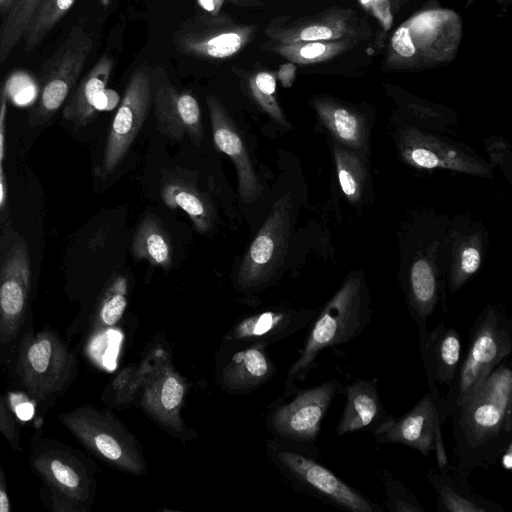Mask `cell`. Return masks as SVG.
Here are the masks:
<instances>
[{
	"instance_id": "obj_34",
	"label": "cell",
	"mask_w": 512,
	"mask_h": 512,
	"mask_svg": "<svg viewBox=\"0 0 512 512\" xmlns=\"http://www.w3.org/2000/svg\"><path fill=\"white\" fill-rule=\"evenodd\" d=\"M340 187L352 203L361 200L367 182V171L360 157L347 148H334Z\"/></svg>"
},
{
	"instance_id": "obj_19",
	"label": "cell",
	"mask_w": 512,
	"mask_h": 512,
	"mask_svg": "<svg viewBox=\"0 0 512 512\" xmlns=\"http://www.w3.org/2000/svg\"><path fill=\"white\" fill-rule=\"evenodd\" d=\"M400 151L407 163L418 168H443L484 177L491 174L486 163L474 155L418 129L402 131Z\"/></svg>"
},
{
	"instance_id": "obj_31",
	"label": "cell",
	"mask_w": 512,
	"mask_h": 512,
	"mask_svg": "<svg viewBox=\"0 0 512 512\" xmlns=\"http://www.w3.org/2000/svg\"><path fill=\"white\" fill-rule=\"evenodd\" d=\"M76 0H42L22 35L26 52L33 51Z\"/></svg>"
},
{
	"instance_id": "obj_13",
	"label": "cell",
	"mask_w": 512,
	"mask_h": 512,
	"mask_svg": "<svg viewBox=\"0 0 512 512\" xmlns=\"http://www.w3.org/2000/svg\"><path fill=\"white\" fill-rule=\"evenodd\" d=\"M439 410L429 392L401 416L387 417L371 434L379 444H403L423 456L435 452L438 466L448 463Z\"/></svg>"
},
{
	"instance_id": "obj_18",
	"label": "cell",
	"mask_w": 512,
	"mask_h": 512,
	"mask_svg": "<svg viewBox=\"0 0 512 512\" xmlns=\"http://www.w3.org/2000/svg\"><path fill=\"white\" fill-rule=\"evenodd\" d=\"M31 281L30 258L24 242L15 243L0 270V342L16 337L27 311Z\"/></svg>"
},
{
	"instance_id": "obj_23",
	"label": "cell",
	"mask_w": 512,
	"mask_h": 512,
	"mask_svg": "<svg viewBox=\"0 0 512 512\" xmlns=\"http://www.w3.org/2000/svg\"><path fill=\"white\" fill-rule=\"evenodd\" d=\"M377 382L375 378H353L345 384V405L336 427L338 436L358 431L370 432L387 417Z\"/></svg>"
},
{
	"instance_id": "obj_27",
	"label": "cell",
	"mask_w": 512,
	"mask_h": 512,
	"mask_svg": "<svg viewBox=\"0 0 512 512\" xmlns=\"http://www.w3.org/2000/svg\"><path fill=\"white\" fill-rule=\"evenodd\" d=\"M161 199L170 209L184 210L197 231L206 233L213 227L215 210L210 199L194 186L180 180L162 184Z\"/></svg>"
},
{
	"instance_id": "obj_24",
	"label": "cell",
	"mask_w": 512,
	"mask_h": 512,
	"mask_svg": "<svg viewBox=\"0 0 512 512\" xmlns=\"http://www.w3.org/2000/svg\"><path fill=\"white\" fill-rule=\"evenodd\" d=\"M313 107L321 123L335 140L347 149L364 150L368 140V124L364 115L334 99L320 97Z\"/></svg>"
},
{
	"instance_id": "obj_38",
	"label": "cell",
	"mask_w": 512,
	"mask_h": 512,
	"mask_svg": "<svg viewBox=\"0 0 512 512\" xmlns=\"http://www.w3.org/2000/svg\"><path fill=\"white\" fill-rule=\"evenodd\" d=\"M481 263L480 250L472 241L464 243L456 252L449 283L452 291L460 289L478 269Z\"/></svg>"
},
{
	"instance_id": "obj_21",
	"label": "cell",
	"mask_w": 512,
	"mask_h": 512,
	"mask_svg": "<svg viewBox=\"0 0 512 512\" xmlns=\"http://www.w3.org/2000/svg\"><path fill=\"white\" fill-rule=\"evenodd\" d=\"M206 103L214 143L234 164L242 201L245 204L254 203L262 194V185L250 160L244 139L216 96L208 95Z\"/></svg>"
},
{
	"instance_id": "obj_8",
	"label": "cell",
	"mask_w": 512,
	"mask_h": 512,
	"mask_svg": "<svg viewBox=\"0 0 512 512\" xmlns=\"http://www.w3.org/2000/svg\"><path fill=\"white\" fill-rule=\"evenodd\" d=\"M320 451L301 446L278 447L275 458L283 472L302 491L349 512H382L379 504L339 478L319 460Z\"/></svg>"
},
{
	"instance_id": "obj_47",
	"label": "cell",
	"mask_w": 512,
	"mask_h": 512,
	"mask_svg": "<svg viewBox=\"0 0 512 512\" xmlns=\"http://www.w3.org/2000/svg\"><path fill=\"white\" fill-rule=\"evenodd\" d=\"M261 1L264 0H227V2H231L239 6H255L260 4Z\"/></svg>"
},
{
	"instance_id": "obj_7",
	"label": "cell",
	"mask_w": 512,
	"mask_h": 512,
	"mask_svg": "<svg viewBox=\"0 0 512 512\" xmlns=\"http://www.w3.org/2000/svg\"><path fill=\"white\" fill-rule=\"evenodd\" d=\"M62 425L102 462L132 474H142L143 458L132 436L111 414L85 404L58 415Z\"/></svg>"
},
{
	"instance_id": "obj_1",
	"label": "cell",
	"mask_w": 512,
	"mask_h": 512,
	"mask_svg": "<svg viewBox=\"0 0 512 512\" xmlns=\"http://www.w3.org/2000/svg\"><path fill=\"white\" fill-rule=\"evenodd\" d=\"M455 464L470 475L496 465L512 441V368L505 358L452 414Z\"/></svg>"
},
{
	"instance_id": "obj_30",
	"label": "cell",
	"mask_w": 512,
	"mask_h": 512,
	"mask_svg": "<svg viewBox=\"0 0 512 512\" xmlns=\"http://www.w3.org/2000/svg\"><path fill=\"white\" fill-rule=\"evenodd\" d=\"M271 364L258 347H250L236 353L222 372V381L232 390L251 388L265 380Z\"/></svg>"
},
{
	"instance_id": "obj_37",
	"label": "cell",
	"mask_w": 512,
	"mask_h": 512,
	"mask_svg": "<svg viewBox=\"0 0 512 512\" xmlns=\"http://www.w3.org/2000/svg\"><path fill=\"white\" fill-rule=\"evenodd\" d=\"M141 389V378L138 364H130L122 368L108 386V400L117 405L131 403Z\"/></svg>"
},
{
	"instance_id": "obj_43",
	"label": "cell",
	"mask_w": 512,
	"mask_h": 512,
	"mask_svg": "<svg viewBox=\"0 0 512 512\" xmlns=\"http://www.w3.org/2000/svg\"><path fill=\"white\" fill-rule=\"evenodd\" d=\"M11 511V502L8 493L7 482L4 474V470L0 463V512Z\"/></svg>"
},
{
	"instance_id": "obj_20",
	"label": "cell",
	"mask_w": 512,
	"mask_h": 512,
	"mask_svg": "<svg viewBox=\"0 0 512 512\" xmlns=\"http://www.w3.org/2000/svg\"><path fill=\"white\" fill-rule=\"evenodd\" d=\"M152 103L158 130L172 140L188 136L194 145L203 139V124L197 99L180 91L164 76L153 82Z\"/></svg>"
},
{
	"instance_id": "obj_48",
	"label": "cell",
	"mask_w": 512,
	"mask_h": 512,
	"mask_svg": "<svg viewBox=\"0 0 512 512\" xmlns=\"http://www.w3.org/2000/svg\"><path fill=\"white\" fill-rule=\"evenodd\" d=\"M15 0H0V15H5L12 7Z\"/></svg>"
},
{
	"instance_id": "obj_44",
	"label": "cell",
	"mask_w": 512,
	"mask_h": 512,
	"mask_svg": "<svg viewBox=\"0 0 512 512\" xmlns=\"http://www.w3.org/2000/svg\"><path fill=\"white\" fill-rule=\"evenodd\" d=\"M198 4L211 15L220 13V9L227 0H197Z\"/></svg>"
},
{
	"instance_id": "obj_39",
	"label": "cell",
	"mask_w": 512,
	"mask_h": 512,
	"mask_svg": "<svg viewBox=\"0 0 512 512\" xmlns=\"http://www.w3.org/2000/svg\"><path fill=\"white\" fill-rule=\"evenodd\" d=\"M408 0H358L361 7L370 14L384 31H389L396 14Z\"/></svg>"
},
{
	"instance_id": "obj_10",
	"label": "cell",
	"mask_w": 512,
	"mask_h": 512,
	"mask_svg": "<svg viewBox=\"0 0 512 512\" xmlns=\"http://www.w3.org/2000/svg\"><path fill=\"white\" fill-rule=\"evenodd\" d=\"M345 384L335 378L300 390L272 414L271 425L284 439L311 451H319L316 440L332 401L344 395Z\"/></svg>"
},
{
	"instance_id": "obj_40",
	"label": "cell",
	"mask_w": 512,
	"mask_h": 512,
	"mask_svg": "<svg viewBox=\"0 0 512 512\" xmlns=\"http://www.w3.org/2000/svg\"><path fill=\"white\" fill-rule=\"evenodd\" d=\"M0 433L16 451H21L18 422L4 397L0 394Z\"/></svg>"
},
{
	"instance_id": "obj_25",
	"label": "cell",
	"mask_w": 512,
	"mask_h": 512,
	"mask_svg": "<svg viewBox=\"0 0 512 512\" xmlns=\"http://www.w3.org/2000/svg\"><path fill=\"white\" fill-rule=\"evenodd\" d=\"M113 68L112 59L104 55L89 72L69 97L63 109V118L76 128L87 125L98 112L96 104L99 97L107 89Z\"/></svg>"
},
{
	"instance_id": "obj_33",
	"label": "cell",
	"mask_w": 512,
	"mask_h": 512,
	"mask_svg": "<svg viewBox=\"0 0 512 512\" xmlns=\"http://www.w3.org/2000/svg\"><path fill=\"white\" fill-rule=\"evenodd\" d=\"M127 307V280L122 275L115 276L104 289L96 306L92 324L94 331L115 326Z\"/></svg>"
},
{
	"instance_id": "obj_45",
	"label": "cell",
	"mask_w": 512,
	"mask_h": 512,
	"mask_svg": "<svg viewBox=\"0 0 512 512\" xmlns=\"http://www.w3.org/2000/svg\"><path fill=\"white\" fill-rule=\"evenodd\" d=\"M502 468L506 471H510L512 468V441L508 443L505 450L501 454L499 461Z\"/></svg>"
},
{
	"instance_id": "obj_6",
	"label": "cell",
	"mask_w": 512,
	"mask_h": 512,
	"mask_svg": "<svg viewBox=\"0 0 512 512\" xmlns=\"http://www.w3.org/2000/svg\"><path fill=\"white\" fill-rule=\"evenodd\" d=\"M76 368L73 352L51 328L28 334L20 342L17 376L26 395L39 407L66 391Z\"/></svg>"
},
{
	"instance_id": "obj_26",
	"label": "cell",
	"mask_w": 512,
	"mask_h": 512,
	"mask_svg": "<svg viewBox=\"0 0 512 512\" xmlns=\"http://www.w3.org/2000/svg\"><path fill=\"white\" fill-rule=\"evenodd\" d=\"M409 314L418 328V336L428 332L427 321L434 313L439 286L432 265L420 258L412 264L406 284Z\"/></svg>"
},
{
	"instance_id": "obj_14",
	"label": "cell",
	"mask_w": 512,
	"mask_h": 512,
	"mask_svg": "<svg viewBox=\"0 0 512 512\" xmlns=\"http://www.w3.org/2000/svg\"><path fill=\"white\" fill-rule=\"evenodd\" d=\"M256 27L232 21L224 15H205L184 24L174 36L184 55L208 60L227 59L244 49L254 38Z\"/></svg>"
},
{
	"instance_id": "obj_15",
	"label": "cell",
	"mask_w": 512,
	"mask_h": 512,
	"mask_svg": "<svg viewBox=\"0 0 512 512\" xmlns=\"http://www.w3.org/2000/svg\"><path fill=\"white\" fill-rule=\"evenodd\" d=\"M290 196L278 199L247 249L237 274L242 288H255L268 282L286 253L289 237Z\"/></svg>"
},
{
	"instance_id": "obj_42",
	"label": "cell",
	"mask_w": 512,
	"mask_h": 512,
	"mask_svg": "<svg viewBox=\"0 0 512 512\" xmlns=\"http://www.w3.org/2000/svg\"><path fill=\"white\" fill-rule=\"evenodd\" d=\"M296 77V64L288 62L282 64L276 72V78L284 88H290Z\"/></svg>"
},
{
	"instance_id": "obj_9",
	"label": "cell",
	"mask_w": 512,
	"mask_h": 512,
	"mask_svg": "<svg viewBox=\"0 0 512 512\" xmlns=\"http://www.w3.org/2000/svg\"><path fill=\"white\" fill-rule=\"evenodd\" d=\"M93 48V38L82 26L73 27L41 71L37 102L30 123L39 124L52 116L74 89Z\"/></svg>"
},
{
	"instance_id": "obj_32",
	"label": "cell",
	"mask_w": 512,
	"mask_h": 512,
	"mask_svg": "<svg viewBox=\"0 0 512 512\" xmlns=\"http://www.w3.org/2000/svg\"><path fill=\"white\" fill-rule=\"evenodd\" d=\"M42 0H15L0 24V67L16 48Z\"/></svg>"
},
{
	"instance_id": "obj_17",
	"label": "cell",
	"mask_w": 512,
	"mask_h": 512,
	"mask_svg": "<svg viewBox=\"0 0 512 512\" xmlns=\"http://www.w3.org/2000/svg\"><path fill=\"white\" fill-rule=\"evenodd\" d=\"M419 348L428 392L444 424V397L439 387H447L448 390L455 380L463 358L461 335L457 329L441 321L431 331L419 336Z\"/></svg>"
},
{
	"instance_id": "obj_2",
	"label": "cell",
	"mask_w": 512,
	"mask_h": 512,
	"mask_svg": "<svg viewBox=\"0 0 512 512\" xmlns=\"http://www.w3.org/2000/svg\"><path fill=\"white\" fill-rule=\"evenodd\" d=\"M372 309L368 288L362 276L352 274L318 311L312 321L299 358L290 367L286 392L297 390L296 380H304L315 368L323 350L347 344L367 328Z\"/></svg>"
},
{
	"instance_id": "obj_12",
	"label": "cell",
	"mask_w": 512,
	"mask_h": 512,
	"mask_svg": "<svg viewBox=\"0 0 512 512\" xmlns=\"http://www.w3.org/2000/svg\"><path fill=\"white\" fill-rule=\"evenodd\" d=\"M152 92V72L140 65L131 75L112 121L99 169L102 178L112 174L129 151L149 113Z\"/></svg>"
},
{
	"instance_id": "obj_4",
	"label": "cell",
	"mask_w": 512,
	"mask_h": 512,
	"mask_svg": "<svg viewBox=\"0 0 512 512\" xmlns=\"http://www.w3.org/2000/svg\"><path fill=\"white\" fill-rule=\"evenodd\" d=\"M28 463L41 484V499L53 512H87L94 478L86 458L58 440L33 438Z\"/></svg>"
},
{
	"instance_id": "obj_29",
	"label": "cell",
	"mask_w": 512,
	"mask_h": 512,
	"mask_svg": "<svg viewBox=\"0 0 512 512\" xmlns=\"http://www.w3.org/2000/svg\"><path fill=\"white\" fill-rule=\"evenodd\" d=\"M357 42L352 39L291 43L271 40L263 49L276 53L294 64L311 65L331 60L353 48Z\"/></svg>"
},
{
	"instance_id": "obj_16",
	"label": "cell",
	"mask_w": 512,
	"mask_h": 512,
	"mask_svg": "<svg viewBox=\"0 0 512 512\" xmlns=\"http://www.w3.org/2000/svg\"><path fill=\"white\" fill-rule=\"evenodd\" d=\"M265 34L272 41L282 43L341 39L361 41L371 35V30L354 10L331 7L316 15L295 20L277 18L266 27Z\"/></svg>"
},
{
	"instance_id": "obj_5",
	"label": "cell",
	"mask_w": 512,
	"mask_h": 512,
	"mask_svg": "<svg viewBox=\"0 0 512 512\" xmlns=\"http://www.w3.org/2000/svg\"><path fill=\"white\" fill-rule=\"evenodd\" d=\"M512 352V320L499 304H488L476 317L468 336V348L452 386L444 396L447 419Z\"/></svg>"
},
{
	"instance_id": "obj_35",
	"label": "cell",
	"mask_w": 512,
	"mask_h": 512,
	"mask_svg": "<svg viewBox=\"0 0 512 512\" xmlns=\"http://www.w3.org/2000/svg\"><path fill=\"white\" fill-rule=\"evenodd\" d=\"M247 85L254 102L275 122L290 127L279 105L276 95V73L269 70H259L249 75Z\"/></svg>"
},
{
	"instance_id": "obj_22",
	"label": "cell",
	"mask_w": 512,
	"mask_h": 512,
	"mask_svg": "<svg viewBox=\"0 0 512 512\" xmlns=\"http://www.w3.org/2000/svg\"><path fill=\"white\" fill-rule=\"evenodd\" d=\"M469 476L455 463L429 468L426 478L437 496L438 512H505L500 503L472 487Z\"/></svg>"
},
{
	"instance_id": "obj_41",
	"label": "cell",
	"mask_w": 512,
	"mask_h": 512,
	"mask_svg": "<svg viewBox=\"0 0 512 512\" xmlns=\"http://www.w3.org/2000/svg\"><path fill=\"white\" fill-rule=\"evenodd\" d=\"M8 94L5 85L0 83V164L4 157V134L7 115Z\"/></svg>"
},
{
	"instance_id": "obj_36",
	"label": "cell",
	"mask_w": 512,
	"mask_h": 512,
	"mask_svg": "<svg viewBox=\"0 0 512 512\" xmlns=\"http://www.w3.org/2000/svg\"><path fill=\"white\" fill-rule=\"evenodd\" d=\"M377 476L386 496L384 509L390 512H426L412 491L390 470L379 468Z\"/></svg>"
},
{
	"instance_id": "obj_46",
	"label": "cell",
	"mask_w": 512,
	"mask_h": 512,
	"mask_svg": "<svg viewBox=\"0 0 512 512\" xmlns=\"http://www.w3.org/2000/svg\"><path fill=\"white\" fill-rule=\"evenodd\" d=\"M5 197V180L2 164H0V210Z\"/></svg>"
},
{
	"instance_id": "obj_28",
	"label": "cell",
	"mask_w": 512,
	"mask_h": 512,
	"mask_svg": "<svg viewBox=\"0 0 512 512\" xmlns=\"http://www.w3.org/2000/svg\"><path fill=\"white\" fill-rule=\"evenodd\" d=\"M132 255L164 269L172 264V246L160 219L147 213L140 221L131 245Z\"/></svg>"
},
{
	"instance_id": "obj_3",
	"label": "cell",
	"mask_w": 512,
	"mask_h": 512,
	"mask_svg": "<svg viewBox=\"0 0 512 512\" xmlns=\"http://www.w3.org/2000/svg\"><path fill=\"white\" fill-rule=\"evenodd\" d=\"M462 35V20L455 11L434 6L422 9L393 31L384 67L414 70L447 64L456 57Z\"/></svg>"
},
{
	"instance_id": "obj_11",
	"label": "cell",
	"mask_w": 512,
	"mask_h": 512,
	"mask_svg": "<svg viewBox=\"0 0 512 512\" xmlns=\"http://www.w3.org/2000/svg\"><path fill=\"white\" fill-rule=\"evenodd\" d=\"M141 378L139 392L142 408L164 427L181 432V407L186 394V383L174 369L169 353L156 348L138 364Z\"/></svg>"
}]
</instances>
